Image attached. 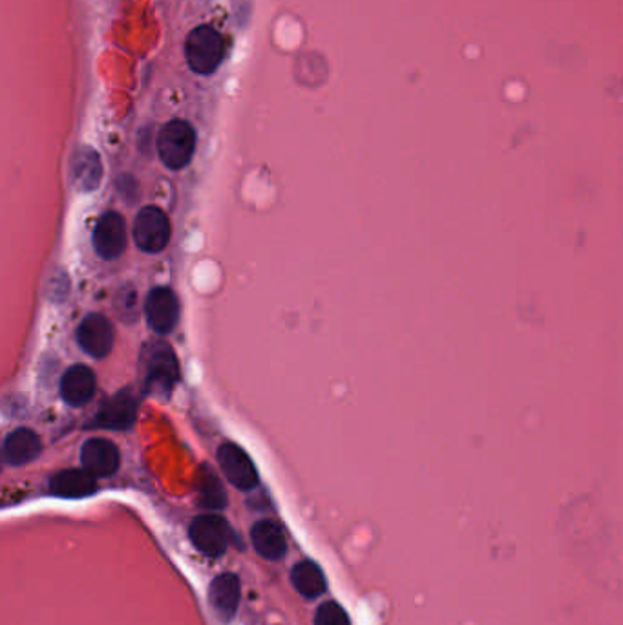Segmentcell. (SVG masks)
Returning a JSON list of instances; mask_svg holds the SVG:
<instances>
[{
    "mask_svg": "<svg viewBox=\"0 0 623 625\" xmlns=\"http://www.w3.org/2000/svg\"><path fill=\"white\" fill-rule=\"evenodd\" d=\"M178 361L167 344H159L150 351L147 370V388L154 393H169L178 381Z\"/></svg>",
    "mask_w": 623,
    "mask_h": 625,
    "instance_id": "8fae6325",
    "label": "cell"
},
{
    "mask_svg": "<svg viewBox=\"0 0 623 625\" xmlns=\"http://www.w3.org/2000/svg\"><path fill=\"white\" fill-rule=\"evenodd\" d=\"M192 545L205 556L218 558L225 554L234 540L229 521L218 514H201L194 518L189 529Z\"/></svg>",
    "mask_w": 623,
    "mask_h": 625,
    "instance_id": "3957f363",
    "label": "cell"
},
{
    "mask_svg": "<svg viewBox=\"0 0 623 625\" xmlns=\"http://www.w3.org/2000/svg\"><path fill=\"white\" fill-rule=\"evenodd\" d=\"M198 498H200L201 507L205 509L220 510L227 505V494H225L222 481L207 465L201 468L200 477H198Z\"/></svg>",
    "mask_w": 623,
    "mask_h": 625,
    "instance_id": "d6986e66",
    "label": "cell"
},
{
    "mask_svg": "<svg viewBox=\"0 0 623 625\" xmlns=\"http://www.w3.org/2000/svg\"><path fill=\"white\" fill-rule=\"evenodd\" d=\"M97 490L96 477L92 476L88 470L70 468L57 472L50 479V492L57 498L81 499L92 496Z\"/></svg>",
    "mask_w": 623,
    "mask_h": 625,
    "instance_id": "9a60e30c",
    "label": "cell"
},
{
    "mask_svg": "<svg viewBox=\"0 0 623 625\" xmlns=\"http://www.w3.org/2000/svg\"><path fill=\"white\" fill-rule=\"evenodd\" d=\"M43 452L41 437L28 428L13 430L2 445V457L11 467H22L35 461Z\"/></svg>",
    "mask_w": 623,
    "mask_h": 625,
    "instance_id": "5bb4252c",
    "label": "cell"
},
{
    "mask_svg": "<svg viewBox=\"0 0 623 625\" xmlns=\"http://www.w3.org/2000/svg\"><path fill=\"white\" fill-rule=\"evenodd\" d=\"M72 174L74 183L81 191H94L99 187V181L103 176L101 159L96 150L81 149L72 159Z\"/></svg>",
    "mask_w": 623,
    "mask_h": 625,
    "instance_id": "e0dca14e",
    "label": "cell"
},
{
    "mask_svg": "<svg viewBox=\"0 0 623 625\" xmlns=\"http://www.w3.org/2000/svg\"><path fill=\"white\" fill-rule=\"evenodd\" d=\"M242 598V585L238 576L233 573H223L212 580L209 587V604H211L214 615L223 624H229L236 616L238 605Z\"/></svg>",
    "mask_w": 623,
    "mask_h": 625,
    "instance_id": "9c48e42d",
    "label": "cell"
},
{
    "mask_svg": "<svg viewBox=\"0 0 623 625\" xmlns=\"http://www.w3.org/2000/svg\"><path fill=\"white\" fill-rule=\"evenodd\" d=\"M291 583L298 593L302 594L304 598H309V600L322 596L328 587L322 569L311 560L296 563L295 569L291 573Z\"/></svg>",
    "mask_w": 623,
    "mask_h": 625,
    "instance_id": "ac0fdd59",
    "label": "cell"
},
{
    "mask_svg": "<svg viewBox=\"0 0 623 625\" xmlns=\"http://www.w3.org/2000/svg\"><path fill=\"white\" fill-rule=\"evenodd\" d=\"M116 331L108 318L90 313L77 328V342L81 350L94 359H105L114 348Z\"/></svg>",
    "mask_w": 623,
    "mask_h": 625,
    "instance_id": "52a82bcc",
    "label": "cell"
},
{
    "mask_svg": "<svg viewBox=\"0 0 623 625\" xmlns=\"http://www.w3.org/2000/svg\"><path fill=\"white\" fill-rule=\"evenodd\" d=\"M315 625H351V620L342 605L326 602L318 607Z\"/></svg>",
    "mask_w": 623,
    "mask_h": 625,
    "instance_id": "ffe728a7",
    "label": "cell"
},
{
    "mask_svg": "<svg viewBox=\"0 0 623 625\" xmlns=\"http://www.w3.org/2000/svg\"><path fill=\"white\" fill-rule=\"evenodd\" d=\"M96 375L85 364H75L64 371L61 379V397L64 403L81 408L92 401L96 393Z\"/></svg>",
    "mask_w": 623,
    "mask_h": 625,
    "instance_id": "4fadbf2b",
    "label": "cell"
},
{
    "mask_svg": "<svg viewBox=\"0 0 623 625\" xmlns=\"http://www.w3.org/2000/svg\"><path fill=\"white\" fill-rule=\"evenodd\" d=\"M169 216L159 207H143L134 220V242L143 253H161L170 242Z\"/></svg>",
    "mask_w": 623,
    "mask_h": 625,
    "instance_id": "277c9868",
    "label": "cell"
},
{
    "mask_svg": "<svg viewBox=\"0 0 623 625\" xmlns=\"http://www.w3.org/2000/svg\"><path fill=\"white\" fill-rule=\"evenodd\" d=\"M138 414V401L132 390H121L106 401L96 417V426L106 430H130Z\"/></svg>",
    "mask_w": 623,
    "mask_h": 625,
    "instance_id": "30bf717a",
    "label": "cell"
},
{
    "mask_svg": "<svg viewBox=\"0 0 623 625\" xmlns=\"http://www.w3.org/2000/svg\"><path fill=\"white\" fill-rule=\"evenodd\" d=\"M94 249L103 260H116L127 247V223L121 214L106 212L94 229Z\"/></svg>",
    "mask_w": 623,
    "mask_h": 625,
    "instance_id": "ba28073f",
    "label": "cell"
},
{
    "mask_svg": "<svg viewBox=\"0 0 623 625\" xmlns=\"http://www.w3.org/2000/svg\"><path fill=\"white\" fill-rule=\"evenodd\" d=\"M187 63L196 74L211 75L223 61L225 43L220 33L211 26L194 28L185 43Z\"/></svg>",
    "mask_w": 623,
    "mask_h": 625,
    "instance_id": "7a4b0ae2",
    "label": "cell"
},
{
    "mask_svg": "<svg viewBox=\"0 0 623 625\" xmlns=\"http://www.w3.org/2000/svg\"><path fill=\"white\" fill-rule=\"evenodd\" d=\"M196 149V132L187 121L174 119L161 128L158 138L159 159L170 170L185 169Z\"/></svg>",
    "mask_w": 623,
    "mask_h": 625,
    "instance_id": "6da1fadb",
    "label": "cell"
},
{
    "mask_svg": "<svg viewBox=\"0 0 623 625\" xmlns=\"http://www.w3.org/2000/svg\"><path fill=\"white\" fill-rule=\"evenodd\" d=\"M251 541H253L254 551L265 560L276 562L286 556V534L275 521L264 520L254 523L251 529Z\"/></svg>",
    "mask_w": 623,
    "mask_h": 625,
    "instance_id": "2e32d148",
    "label": "cell"
},
{
    "mask_svg": "<svg viewBox=\"0 0 623 625\" xmlns=\"http://www.w3.org/2000/svg\"><path fill=\"white\" fill-rule=\"evenodd\" d=\"M81 463H83V468L94 477H110L116 474L121 463V456L112 441L103 437H94V439H88L83 445Z\"/></svg>",
    "mask_w": 623,
    "mask_h": 625,
    "instance_id": "7c38bea8",
    "label": "cell"
},
{
    "mask_svg": "<svg viewBox=\"0 0 623 625\" xmlns=\"http://www.w3.org/2000/svg\"><path fill=\"white\" fill-rule=\"evenodd\" d=\"M218 463L222 468L223 476L238 490H253L258 487V470L254 467L253 459L247 452L234 443H225L218 450Z\"/></svg>",
    "mask_w": 623,
    "mask_h": 625,
    "instance_id": "8992f818",
    "label": "cell"
},
{
    "mask_svg": "<svg viewBox=\"0 0 623 625\" xmlns=\"http://www.w3.org/2000/svg\"><path fill=\"white\" fill-rule=\"evenodd\" d=\"M145 315L148 326L158 335H169L180 320V300L169 287H156L148 293Z\"/></svg>",
    "mask_w": 623,
    "mask_h": 625,
    "instance_id": "5b68a950",
    "label": "cell"
}]
</instances>
